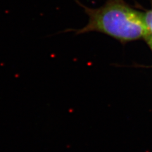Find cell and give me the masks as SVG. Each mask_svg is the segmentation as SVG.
<instances>
[{
	"label": "cell",
	"instance_id": "cell-1",
	"mask_svg": "<svg viewBox=\"0 0 152 152\" xmlns=\"http://www.w3.org/2000/svg\"><path fill=\"white\" fill-rule=\"evenodd\" d=\"M89 21L76 34L99 32L122 43L145 39L144 13L132 8L124 0H107L98 8L84 7Z\"/></svg>",
	"mask_w": 152,
	"mask_h": 152
},
{
	"label": "cell",
	"instance_id": "cell-3",
	"mask_svg": "<svg viewBox=\"0 0 152 152\" xmlns=\"http://www.w3.org/2000/svg\"><path fill=\"white\" fill-rule=\"evenodd\" d=\"M148 46H149L150 48V49H151V51H152V42H150V43H148Z\"/></svg>",
	"mask_w": 152,
	"mask_h": 152
},
{
	"label": "cell",
	"instance_id": "cell-2",
	"mask_svg": "<svg viewBox=\"0 0 152 152\" xmlns=\"http://www.w3.org/2000/svg\"><path fill=\"white\" fill-rule=\"evenodd\" d=\"M144 22L146 28L145 39L147 44L152 42V8L144 13Z\"/></svg>",
	"mask_w": 152,
	"mask_h": 152
}]
</instances>
